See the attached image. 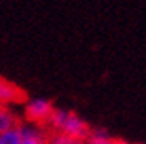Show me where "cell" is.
<instances>
[{
  "mask_svg": "<svg viewBox=\"0 0 146 144\" xmlns=\"http://www.w3.org/2000/svg\"><path fill=\"white\" fill-rule=\"evenodd\" d=\"M28 102V94L18 84L0 76V105H20Z\"/></svg>",
  "mask_w": 146,
  "mask_h": 144,
  "instance_id": "obj_3",
  "label": "cell"
},
{
  "mask_svg": "<svg viewBox=\"0 0 146 144\" xmlns=\"http://www.w3.org/2000/svg\"><path fill=\"white\" fill-rule=\"evenodd\" d=\"M42 134H44V143L46 144H83V141H78V139H73L70 136H65V134L55 133L52 129H42Z\"/></svg>",
  "mask_w": 146,
  "mask_h": 144,
  "instance_id": "obj_5",
  "label": "cell"
},
{
  "mask_svg": "<svg viewBox=\"0 0 146 144\" xmlns=\"http://www.w3.org/2000/svg\"><path fill=\"white\" fill-rule=\"evenodd\" d=\"M21 134H23V141H21V144H46L44 143L42 129L21 126Z\"/></svg>",
  "mask_w": 146,
  "mask_h": 144,
  "instance_id": "obj_6",
  "label": "cell"
},
{
  "mask_svg": "<svg viewBox=\"0 0 146 144\" xmlns=\"http://www.w3.org/2000/svg\"><path fill=\"white\" fill-rule=\"evenodd\" d=\"M123 144H127V143H123Z\"/></svg>",
  "mask_w": 146,
  "mask_h": 144,
  "instance_id": "obj_9",
  "label": "cell"
},
{
  "mask_svg": "<svg viewBox=\"0 0 146 144\" xmlns=\"http://www.w3.org/2000/svg\"><path fill=\"white\" fill-rule=\"evenodd\" d=\"M54 104L46 99H34L25 104V120L28 123H31L34 128L44 129L49 125V120L52 117Z\"/></svg>",
  "mask_w": 146,
  "mask_h": 144,
  "instance_id": "obj_2",
  "label": "cell"
},
{
  "mask_svg": "<svg viewBox=\"0 0 146 144\" xmlns=\"http://www.w3.org/2000/svg\"><path fill=\"white\" fill-rule=\"evenodd\" d=\"M83 144H123V141L114 138H106V139H86Z\"/></svg>",
  "mask_w": 146,
  "mask_h": 144,
  "instance_id": "obj_8",
  "label": "cell"
},
{
  "mask_svg": "<svg viewBox=\"0 0 146 144\" xmlns=\"http://www.w3.org/2000/svg\"><path fill=\"white\" fill-rule=\"evenodd\" d=\"M16 126H23L21 118L10 107L0 105V134L11 129V128H16Z\"/></svg>",
  "mask_w": 146,
  "mask_h": 144,
  "instance_id": "obj_4",
  "label": "cell"
},
{
  "mask_svg": "<svg viewBox=\"0 0 146 144\" xmlns=\"http://www.w3.org/2000/svg\"><path fill=\"white\" fill-rule=\"evenodd\" d=\"M47 129H52L55 133L65 134V136H70V138L83 141V143L88 139L89 131H91L89 125L80 115L70 112V110H62V108L54 110L52 117L49 120V125H47Z\"/></svg>",
  "mask_w": 146,
  "mask_h": 144,
  "instance_id": "obj_1",
  "label": "cell"
},
{
  "mask_svg": "<svg viewBox=\"0 0 146 144\" xmlns=\"http://www.w3.org/2000/svg\"><path fill=\"white\" fill-rule=\"evenodd\" d=\"M21 141H23L21 126L11 128V129L0 134V144H21Z\"/></svg>",
  "mask_w": 146,
  "mask_h": 144,
  "instance_id": "obj_7",
  "label": "cell"
}]
</instances>
